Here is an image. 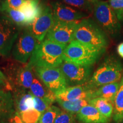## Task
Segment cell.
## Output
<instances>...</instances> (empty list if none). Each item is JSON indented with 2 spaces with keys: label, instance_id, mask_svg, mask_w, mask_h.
Masks as SVG:
<instances>
[{
  "label": "cell",
  "instance_id": "obj_1",
  "mask_svg": "<svg viewBox=\"0 0 123 123\" xmlns=\"http://www.w3.org/2000/svg\"><path fill=\"white\" fill-rule=\"evenodd\" d=\"M66 46L45 39L37 44L27 65L32 68L59 67L63 62V54Z\"/></svg>",
  "mask_w": 123,
  "mask_h": 123
},
{
  "label": "cell",
  "instance_id": "obj_2",
  "mask_svg": "<svg viewBox=\"0 0 123 123\" xmlns=\"http://www.w3.org/2000/svg\"><path fill=\"white\" fill-rule=\"evenodd\" d=\"M123 66L115 55L107 56L92 74L86 84L89 88L95 90L106 84L120 82L123 77Z\"/></svg>",
  "mask_w": 123,
  "mask_h": 123
},
{
  "label": "cell",
  "instance_id": "obj_3",
  "mask_svg": "<svg viewBox=\"0 0 123 123\" xmlns=\"http://www.w3.org/2000/svg\"><path fill=\"white\" fill-rule=\"evenodd\" d=\"M74 40L100 50H105L109 44L107 33L91 18L79 21L75 31Z\"/></svg>",
  "mask_w": 123,
  "mask_h": 123
},
{
  "label": "cell",
  "instance_id": "obj_4",
  "mask_svg": "<svg viewBox=\"0 0 123 123\" xmlns=\"http://www.w3.org/2000/svg\"><path fill=\"white\" fill-rule=\"evenodd\" d=\"M105 50L98 49L73 40L64 49L63 61L83 66H92L99 61Z\"/></svg>",
  "mask_w": 123,
  "mask_h": 123
},
{
  "label": "cell",
  "instance_id": "obj_5",
  "mask_svg": "<svg viewBox=\"0 0 123 123\" xmlns=\"http://www.w3.org/2000/svg\"><path fill=\"white\" fill-rule=\"evenodd\" d=\"M4 70L12 90H30L34 74L33 68L27 63H21L16 61H8Z\"/></svg>",
  "mask_w": 123,
  "mask_h": 123
},
{
  "label": "cell",
  "instance_id": "obj_6",
  "mask_svg": "<svg viewBox=\"0 0 123 123\" xmlns=\"http://www.w3.org/2000/svg\"><path fill=\"white\" fill-rule=\"evenodd\" d=\"M93 14L96 23L107 34L112 38L120 35V22L108 3L101 1L96 2L93 6Z\"/></svg>",
  "mask_w": 123,
  "mask_h": 123
},
{
  "label": "cell",
  "instance_id": "obj_7",
  "mask_svg": "<svg viewBox=\"0 0 123 123\" xmlns=\"http://www.w3.org/2000/svg\"><path fill=\"white\" fill-rule=\"evenodd\" d=\"M38 43L29 27L24 29L13 47V59L21 63H27Z\"/></svg>",
  "mask_w": 123,
  "mask_h": 123
},
{
  "label": "cell",
  "instance_id": "obj_8",
  "mask_svg": "<svg viewBox=\"0 0 123 123\" xmlns=\"http://www.w3.org/2000/svg\"><path fill=\"white\" fill-rule=\"evenodd\" d=\"M68 87L84 85L88 82L92 73V66H83L63 61L59 67Z\"/></svg>",
  "mask_w": 123,
  "mask_h": 123
},
{
  "label": "cell",
  "instance_id": "obj_9",
  "mask_svg": "<svg viewBox=\"0 0 123 123\" xmlns=\"http://www.w3.org/2000/svg\"><path fill=\"white\" fill-rule=\"evenodd\" d=\"M33 70L43 83L55 94L68 87L59 67H35Z\"/></svg>",
  "mask_w": 123,
  "mask_h": 123
},
{
  "label": "cell",
  "instance_id": "obj_10",
  "mask_svg": "<svg viewBox=\"0 0 123 123\" xmlns=\"http://www.w3.org/2000/svg\"><path fill=\"white\" fill-rule=\"evenodd\" d=\"M19 34V27L6 16L0 17V54L10 55Z\"/></svg>",
  "mask_w": 123,
  "mask_h": 123
},
{
  "label": "cell",
  "instance_id": "obj_11",
  "mask_svg": "<svg viewBox=\"0 0 123 123\" xmlns=\"http://www.w3.org/2000/svg\"><path fill=\"white\" fill-rule=\"evenodd\" d=\"M79 21L67 22L55 20L46 39L67 46L74 40L75 31Z\"/></svg>",
  "mask_w": 123,
  "mask_h": 123
},
{
  "label": "cell",
  "instance_id": "obj_12",
  "mask_svg": "<svg viewBox=\"0 0 123 123\" xmlns=\"http://www.w3.org/2000/svg\"><path fill=\"white\" fill-rule=\"evenodd\" d=\"M54 21L53 9L48 6L44 5L41 14L28 27L36 39L41 42L53 26Z\"/></svg>",
  "mask_w": 123,
  "mask_h": 123
},
{
  "label": "cell",
  "instance_id": "obj_13",
  "mask_svg": "<svg viewBox=\"0 0 123 123\" xmlns=\"http://www.w3.org/2000/svg\"><path fill=\"white\" fill-rule=\"evenodd\" d=\"M54 17L56 21L62 22H76L86 18L88 16L86 13L81 10H75L59 2L51 3Z\"/></svg>",
  "mask_w": 123,
  "mask_h": 123
},
{
  "label": "cell",
  "instance_id": "obj_14",
  "mask_svg": "<svg viewBox=\"0 0 123 123\" xmlns=\"http://www.w3.org/2000/svg\"><path fill=\"white\" fill-rule=\"evenodd\" d=\"M93 91L84 84L68 87L55 93V96L56 99L64 101H76L82 99L90 100Z\"/></svg>",
  "mask_w": 123,
  "mask_h": 123
},
{
  "label": "cell",
  "instance_id": "obj_15",
  "mask_svg": "<svg viewBox=\"0 0 123 123\" xmlns=\"http://www.w3.org/2000/svg\"><path fill=\"white\" fill-rule=\"evenodd\" d=\"M15 112L12 92L6 89H0V122L9 121Z\"/></svg>",
  "mask_w": 123,
  "mask_h": 123
},
{
  "label": "cell",
  "instance_id": "obj_16",
  "mask_svg": "<svg viewBox=\"0 0 123 123\" xmlns=\"http://www.w3.org/2000/svg\"><path fill=\"white\" fill-rule=\"evenodd\" d=\"M13 96L15 112L18 115L34 108V96L30 90H13Z\"/></svg>",
  "mask_w": 123,
  "mask_h": 123
},
{
  "label": "cell",
  "instance_id": "obj_17",
  "mask_svg": "<svg viewBox=\"0 0 123 123\" xmlns=\"http://www.w3.org/2000/svg\"><path fill=\"white\" fill-rule=\"evenodd\" d=\"M76 116V119L81 123H107L110 120L90 104L83 107Z\"/></svg>",
  "mask_w": 123,
  "mask_h": 123
},
{
  "label": "cell",
  "instance_id": "obj_18",
  "mask_svg": "<svg viewBox=\"0 0 123 123\" xmlns=\"http://www.w3.org/2000/svg\"><path fill=\"white\" fill-rule=\"evenodd\" d=\"M43 7L40 0H29L24 1L18 10L25 15L30 26L41 14Z\"/></svg>",
  "mask_w": 123,
  "mask_h": 123
},
{
  "label": "cell",
  "instance_id": "obj_19",
  "mask_svg": "<svg viewBox=\"0 0 123 123\" xmlns=\"http://www.w3.org/2000/svg\"><path fill=\"white\" fill-rule=\"evenodd\" d=\"M30 91L34 96L50 101L51 103L56 101L55 94L37 77H34V79L30 88Z\"/></svg>",
  "mask_w": 123,
  "mask_h": 123
},
{
  "label": "cell",
  "instance_id": "obj_20",
  "mask_svg": "<svg viewBox=\"0 0 123 123\" xmlns=\"http://www.w3.org/2000/svg\"><path fill=\"white\" fill-rule=\"evenodd\" d=\"M119 85L120 82H115L101 86L93 91L91 99L96 98H102L110 101L113 104Z\"/></svg>",
  "mask_w": 123,
  "mask_h": 123
},
{
  "label": "cell",
  "instance_id": "obj_21",
  "mask_svg": "<svg viewBox=\"0 0 123 123\" xmlns=\"http://www.w3.org/2000/svg\"><path fill=\"white\" fill-rule=\"evenodd\" d=\"M112 118L116 123H120L123 120V76L120 81L119 90L113 102Z\"/></svg>",
  "mask_w": 123,
  "mask_h": 123
},
{
  "label": "cell",
  "instance_id": "obj_22",
  "mask_svg": "<svg viewBox=\"0 0 123 123\" xmlns=\"http://www.w3.org/2000/svg\"><path fill=\"white\" fill-rule=\"evenodd\" d=\"M89 104L95 107L101 115L110 119L113 116V104L102 98H93L89 100Z\"/></svg>",
  "mask_w": 123,
  "mask_h": 123
},
{
  "label": "cell",
  "instance_id": "obj_23",
  "mask_svg": "<svg viewBox=\"0 0 123 123\" xmlns=\"http://www.w3.org/2000/svg\"><path fill=\"white\" fill-rule=\"evenodd\" d=\"M0 10L4 14L5 16L6 17L18 27L29 26L25 16L19 10L6 7H1Z\"/></svg>",
  "mask_w": 123,
  "mask_h": 123
},
{
  "label": "cell",
  "instance_id": "obj_24",
  "mask_svg": "<svg viewBox=\"0 0 123 123\" xmlns=\"http://www.w3.org/2000/svg\"><path fill=\"white\" fill-rule=\"evenodd\" d=\"M56 101L64 111L75 115L83 107L89 104V100L87 99L76 101H64L56 99Z\"/></svg>",
  "mask_w": 123,
  "mask_h": 123
},
{
  "label": "cell",
  "instance_id": "obj_25",
  "mask_svg": "<svg viewBox=\"0 0 123 123\" xmlns=\"http://www.w3.org/2000/svg\"><path fill=\"white\" fill-rule=\"evenodd\" d=\"M61 110L55 105H51L47 111L42 113L38 123H54Z\"/></svg>",
  "mask_w": 123,
  "mask_h": 123
},
{
  "label": "cell",
  "instance_id": "obj_26",
  "mask_svg": "<svg viewBox=\"0 0 123 123\" xmlns=\"http://www.w3.org/2000/svg\"><path fill=\"white\" fill-rule=\"evenodd\" d=\"M66 4L76 8L79 9L81 11L86 13H92L93 12L92 4L88 0H63Z\"/></svg>",
  "mask_w": 123,
  "mask_h": 123
},
{
  "label": "cell",
  "instance_id": "obj_27",
  "mask_svg": "<svg viewBox=\"0 0 123 123\" xmlns=\"http://www.w3.org/2000/svg\"><path fill=\"white\" fill-rule=\"evenodd\" d=\"M42 113L34 108L22 112L19 116L24 123H38Z\"/></svg>",
  "mask_w": 123,
  "mask_h": 123
},
{
  "label": "cell",
  "instance_id": "obj_28",
  "mask_svg": "<svg viewBox=\"0 0 123 123\" xmlns=\"http://www.w3.org/2000/svg\"><path fill=\"white\" fill-rule=\"evenodd\" d=\"M33 102L34 108L41 113H43L48 110L51 106L53 105V103L50 101L35 96H34L33 98Z\"/></svg>",
  "mask_w": 123,
  "mask_h": 123
},
{
  "label": "cell",
  "instance_id": "obj_29",
  "mask_svg": "<svg viewBox=\"0 0 123 123\" xmlns=\"http://www.w3.org/2000/svg\"><path fill=\"white\" fill-rule=\"evenodd\" d=\"M76 116L64 111H61L54 123H76Z\"/></svg>",
  "mask_w": 123,
  "mask_h": 123
},
{
  "label": "cell",
  "instance_id": "obj_30",
  "mask_svg": "<svg viewBox=\"0 0 123 123\" xmlns=\"http://www.w3.org/2000/svg\"><path fill=\"white\" fill-rule=\"evenodd\" d=\"M24 2V0H4L1 7H6L15 10H19Z\"/></svg>",
  "mask_w": 123,
  "mask_h": 123
},
{
  "label": "cell",
  "instance_id": "obj_31",
  "mask_svg": "<svg viewBox=\"0 0 123 123\" xmlns=\"http://www.w3.org/2000/svg\"><path fill=\"white\" fill-rule=\"evenodd\" d=\"M109 5L116 14L123 10V0H110Z\"/></svg>",
  "mask_w": 123,
  "mask_h": 123
},
{
  "label": "cell",
  "instance_id": "obj_32",
  "mask_svg": "<svg viewBox=\"0 0 123 123\" xmlns=\"http://www.w3.org/2000/svg\"><path fill=\"white\" fill-rule=\"evenodd\" d=\"M9 123H24L21 119V117L17 112H15L11 119L9 120Z\"/></svg>",
  "mask_w": 123,
  "mask_h": 123
},
{
  "label": "cell",
  "instance_id": "obj_33",
  "mask_svg": "<svg viewBox=\"0 0 123 123\" xmlns=\"http://www.w3.org/2000/svg\"><path fill=\"white\" fill-rule=\"evenodd\" d=\"M0 88H5L9 91L12 90V88L8 81L5 80L1 76H0Z\"/></svg>",
  "mask_w": 123,
  "mask_h": 123
},
{
  "label": "cell",
  "instance_id": "obj_34",
  "mask_svg": "<svg viewBox=\"0 0 123 123\" xmlns=\"http://www.w3.org/2000/svg\"><path fill=\"white\" fill-rule=\"evenodd\" d=\"M117 52L120 57L123 58V42L120 43L117 47Z\"/></svg>",
  "mask_w": 123,
  "mask_h": 123
},
{
  "label": "cell",
  "instance_id": "obj_35",
  "mask_svg": "<svg viewBox=\"0 0 123 123\" xmlns=\"http://www.w3.org/2000/svg\"><path fill=\"white\" fill-rule=\"evenodd\" d=\"M116 16L120 22H123V10L116 14Z\"/></svg>",
  "mask_w": 123,
  "mask_h": 123
},
{
  "label": "cell",
  "instance_id": "obj_36",
  "mask_svg": "<svg viewBox=\"0 0 123 123\" xmlns=\"http://www.w3.org/2000/svg\"><path fill=\"white\" fill-rule=\"evenodd\" d=\"M0 76H1V77H2V78L3 79H4V80H5L7 81L6 77L5 75L4 74H3V73H2V72L1 71V70H0Z\"/></svg>",
  "mask_w": 123,
  "mask_h": 123
},
{
  "label": "cell",
  "instance_id": "obj_37",
  "mask_svg": "<svg viewBox=\"0 0 123 123\" xmlns=\"http://www.w3.org/2000/svg\"><path fill=\"white\" fill-rule=\"evenodd\" d=\"M89 2H90L92 4H95L96 2H98L99 1V0H88Z\"/></svg>",
  "mask_w": 123,
  "mask_h": 123
},
{
  "label": "cell",
  "instance_id": "obj_38",
  "mask_svg": "<svg viewBox=\"0 0 123 123\" xmlns=\"http://www.w3.org/2000/svg\"><path fill=\"white\" fill-rule=\"evenodd\" d=\"M0 123H9V121H5V122H0Z\"/></svg>",
  "mask_w": 123,
  "mask_h": 123
},
{
  "label": "cell",
  "instance_id": "obj_39",
  "mask_svg": "<svg viewBox=\"0 0 123 123\" xmlns=\"http://www.w3.org/2000/svg\"><path fill=\"white\" fill-rule=\"evenodd\" d=\"M24 1H29V0H24Z\"/></svg>",
  "mask_w": 123,
  "mask_h": 123
},
{
  "label": "cell",
  "instance_id": "obj_40",
  "mask_svg": "<svg viewBox=\"0 0 123 123\" xmlns=\"http://www.w3.org/2000/svg\"><path fill=\"white\" fill-rule=\"evenodd\" d=\"M0 89H4V88H0Z\"/></svg>",
  "mask_w": 123,
  "mask_h": 123
},
{
  "label": "cell",
  "instance_id": "obj_41",
  "mask_svg": "<svg viewBox=\"0 0 123 123\" xmlns=\"http://www.w3.org/2000/svg\"><path fill=\"white\" fill-rule=\"evenodd\" d=\"M0 9H1V7H0Z\"/></svg>",
  "mask_w": 123,
  "mask_h": 123
},
{
  "label": "cell",
  "instance_id": "obj_42",
  "mask_svg": "<svg viewBox=\"0 0 123 123\" xmlns=\"http://www.w3.org/2000/svg\"></svg>",
  "mask_w": 123,
  "mask_h": 123
},
{
  "label": "cell",
  "instance_id": "obj_43",
  "mask_svg": "<svg viewBox=\"0 0 123 123\" xmlns=\"http://www.w3.org/2000/svg\"></svg>",
  "mask_w": 123,
  "mask_h": 123
}]
</instances>
